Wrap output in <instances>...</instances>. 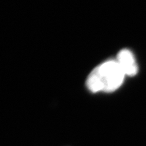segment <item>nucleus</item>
I'll list each match as a JSON object with an SVG mask.
<instances>
[{
    "mask_svg": "<svg viewBox=\"0 0 146 146\" xmlns=\"http://www.w3.org/2000/svg\"><path fill=\"white\" fill-rule=\"evenodd\" d=\"M93 71L99 78L105 92L116 90L123 84L126 76L116 60L105 62Z\"/></svg>",
    "mask_w": 146,
    "mask_h": 146,
    "instance_id": "f257e3e1",
    "label": "nucleus"
},
{
    "mask_svg": "<svg viewBox=\"0 0 146 146\" xmlns=\"http://www.w3.org/2000/svg\"><path fill=\"white\" fill-rule=\"evenodd\" d=\"M116 61L126 76H134L137 73L138 66L133 53L124 49L120 51Z\"/></svg>",
    "mask_w": 146,
    "mask_h": 146,
    "instance_id": "f03ea898",
    "label": "nucleus"
}]
</instances>
